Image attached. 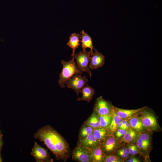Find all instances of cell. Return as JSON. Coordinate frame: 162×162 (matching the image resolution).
<instances>
[{"instance_id": "6da1fadb", "label": "cell", "mask_w": 162, "mask_h": 162, "mask_svg": "<svg viewBox=\"0 0 162 162\" xmlns=\"http://www.w3.org/2000/svg\"><path fill=\"white\" fill-rule=\"evenodd\" d=\"M34 137L44 142L57 160L65 161L70 156L69 144L52 127L47 125L38 130Z\"/></svg>"}, {"instance_id": "9a60e30c", "label": "cell", "mask_w": 162, "mask_h": 162, "mask_svg": "<svg viewBox=\"0 0 162 162\" xmlns=\"http://www.w3.org/2000/svg\"><path fill=\"white\" fill-rule=\"evenodd\" d=\"M81 34L75 33L72 34L69 37V40L67 43V45L72 49V56L75 54L76 50L80 45L79 39Z\"/></svg>"}, {"instance_id": "d6986e66", "label": "cell", "mask_w": 162, "mask_h": 162, "mask_svg": "<svg viewBox=\"0 0 162 162\" xmlns=\"http://www.w3.org/2000/svg\"><path fill=\"white\" fill-rule=\"evenodd\" d=\"M93 129L84 122L80 128L78 135V140H83L92 133Z\"/></svg>"}, {"instance_id": "836d02e7", "label": "cell", "mask_w": 162, "mask_h": 162, "mask_svg": "<svg viewBox=\"0 0 162 162\" xmlns=\"http://www.w3.org/2000/svg\"><path fill=\"white\" fill-rule=\"evenodd\" d=\"M1 131V130H0V131Z\"/></svg>"}, {"instance_id": "5bb4252c", "label": "cell", "mask_w": 162, "mask_h": 162, "mask_svg": "<svg viewBox=\"0 0 162 162\" xmlns=\"http://www.w3.org/2000/svg\"><path fill=\"white\" fill-rule=\"evenodd\" d=\"M80 38L82 44V48L83 52L86 51V49L89 48L91 50L94 49L92 43V39L90 36L86 33L83 30H82L80 33Z\"/></svg>"}, {"instance_id": "7a4b0ae2", "label": "cell", "mask_w": 162, "mask_h": 162, "mask_svg": "<svg viewBox=\"0 0 162 162\" xmlns=\"http://www.w3.org/2000/svg\"><path fill=\"white\" fill-rule=\"evenodd\" d=\"M61 64L62 69L59 75L58 83L61 87L64 88L65 82L68 79L74 74H82V72L78 68L73 58L68 62L62 60Z\"/></svg>"}, {"instance_id": "603a6c76", "label": "cell", "mask_w": 162, "mask_h": 162, "mask_svg": "<svg viewBox=\"0 0 162 162\" xmlns=\"http://www.w3.org/2000/svg\"><path fill=\"white\" fill-rule=\"evenodd\" d=\"M112 117V114L99 116L100 127L107 129L110 123Z\"/></svg>"}, {"instance_id": "5b68a950", "label": "cell", "mask_w": 162, "mask_h": 162, "mask_svg": "<svg viewBox=\"0 0 162 162\" xmlns=\"http://www.w3.org/2000/svg\"><path fill=\"white\" fill-rule=\"evenodd\" d=\"M88 81L87 76H82L80 74H76L68 79L65 82L66 86L73 90L78 96L83 87L86 85Z\"/></svg>"}, {"instance_id": "d6a6232c", "label": "cell", "mask_w": 162, "mask_h": 162, "mask_svg": "<svg viewBox=\"0 0 162 162\" xmlns=\"http://www.w3.org/2000/svg\"><path fill=\"white\" fill-rule=\"evenodd\" d=\"M1 152H0V162H2L3 160L1 156Z\"/></svg>"}, {"instance_id": "8fae6325", "label": "cell", "mask_w": 162, "mask_h": 162, "mask_svg": "<svg viewBox=\"0 0 162 162\" xmlns=\"http://www.w3.org/2000/svg\"><path fill=\"white\" fill-rule=\"evenodd\" d=\"M116 144L115 138L108 134L101 143V147L104 155H108L114 150Z\"/></svg>"}, {"instance_id": "484cf974", "label": "cell", "mask_w": 162, "mask_h": 162, "mask_svg": "<svg viewBox=\"0 0 162 162\" xmlns=\"http://www.w3.org/2000/svg\"><path fill=\"white\" fill-rule=\"evenodd\" d=\"M118 155L122 158H127L129 156V153L128 148L126 147H124L119 149L117 151Z\"/></svg>"}, {"instance_id": "ba28073f", "label": "cell", "mask_w": 162, "mask_h": 162, "mask_svg": "<svg viewBox=\"0 0 162 162\" xmlns=\"http://www.w3.org/2000/svg\"><path fill=\"white\" fill-rule=\"evenodd\" d=\"M140 117L143 127L151 130H156L158 126L157 120L153 114L146 109V107L141 112Z\"/></svg>"}, {"instance_id": "44dd1931", "label": "cell", "mask_w": 162, "mask_h": 162, "mask_svg": "<svg viewBox=\"0 0 162 162\" xmlns=\"http://www.w3.org/2000/svg\"><path fill=\"white\" fill-rule=\"evenodd\" d=\"M130 126L137 131H140L143 129V126L140 120V117L134 116L129 120Z\"/></svg>"}, {"instance_id": "8992f818", "label": "cell", "mask_w": 162, "mask_h": 162, "mask_svg": "<svg viewBox=\"0 0 162 162\" xmlns=\"http://www.w3.org/2000/svg\"><path fill=\"white\" fill-rule=\"evenodd\" d=\"M114 106L109 101L104 99L100 96L96 100L93 107V110L95 111L99 116L111 114Z\"/></svg>"}, {"instance_id": "e575fe53", "label": "cell", "mask_w": 162, "mask_h": 162, "mask_svg": "<svg viewBox=\"0 0 162 162\" xmlns=\"http://www.w3.org/2000/svg\"><path fill=\"white\" fill-rule=\"evenodd\" d=\"M1 132H2V131H0V133Z\"/></svg>"}, {"instance_id": "9c48e42d", "label": "cell", "mask_w": 162, "mask_h": 162, "mask_svg": "<svg viewBox=\"0 0 162 162\" xmlns=\"http://www.w3.org/2000/svg\"><path fill=\"white\" fill-rule=\"evenodd\" d=\"M94 52H91L89 68L91 70L97 69L103 66L105 63V58L104 56L96 49L94 48Z\"/></svg>"}, {"instance_id": "30bf717a", "label": "cell", "mask_w": 162, "mask_h": 162, "mask_svg": "<svg viewBox=\"0 0 162 162\" xmlns=\"http://www.w3.org/2000/svg\"><path fill=\"white\" fill-rule=\"evenodd\" d=\"M77 143L91 150L100 146L101 144L92 133L89 134L84 139L78 140Z\"/></svg>"}, {"instance_id": "4fadbf2b", "label": "cell", "mask_w": 162, "mask_h": 162, "mask_svg": "<svg viewBox=\"0 0 162 162\" xmlns=\"http://www.w3.org/2000/svg\"><path fill=\"white\" fill-rule=\"evenodd\" d=\"M81 92L82 93V96L78 98L77 100L78 101L83 100L90 102L92 100L95 91L93 88L89 86L88 85L84 86L82 88Z\"/></svg>"}, {"instance_id": "d4e9b609", "label": "cell", "mask_w": 162, "mask_h": 162, "mask_svg": "<svg viewBox=\"0 0 162 162\" xmlns=\"http://www.w3.org/2000/svg\"><path fill=\"white\" fill-rule=\"evenodd\" d=\"M121 161L120 158L113 155L109 154L104 155V162H119Z\"/></svg>"}, {"instance_id": "83f0119b", "label": "cell", "mask_w": 162, "mask_h": 162, "mask_svg": "<svg viewBox=\"0 0 162 162\" xmlns=\"http://www.w3.org/2000/svg\"><path fill=\"white\" fill-rule=\"evenodd\" d=\"M139 138L144 141H149V135L146 134H141L140 135Z\"/></svg>"}, {"instance_id": "7c38bea8", "label": "cell", "mask_w": 162, "mask_h": 162, "mask_svg": "<svg viewBox=\"0 0 162 162\" xmlns=\"http://www.w3.org/2000/svg\"><path fill=\"white\" fill-rule=\"evenodd\" d=\"M146 107L136 109L127 110L114 107L113 110L115 113L122 119H127L132 117L140 113Z\"/></svg>"}, {"instance_id": "4dcf8cb0", "label": "cell", "mask_w": 162, "mask_h": 162, "mask_svg": "<svg viewBox=\"0 0 162 162\" xmlns=\"http://www.w3.org/2000/svg\"><path fill=\"white\" fill-rule=\"evenodd\" d=\"M2 137L3 135L1 132L0 133V152L1 151L4 144Z\"/></svg>"}, {"instance_id": "4316f807", "label": "cell", "mask_w": 162, "mask_h": 162, "mask_svg": "<svg viewBox=\"0 0 162 162\" xmlns=\"http://www.w3.org/2000/svg\"><path fill=\"white\" fill-rule=\"evenodd\" d=\"M127 130L119 128L116 131V136L118 138L122 136L124 134Z\"/></svg>"}, {"instance_id": "ac0fdd59", "label": "cell", "mask_w": 162, "mask_h": 162, "mask_svg": "<svg viewBox=\"0 0 162 162\" xmlns=\"http://www.w3.org/2000/svg\"><path fill=\"white\" fill-rule=\"evenodd\" d=\"M92 134L101 143L108 135L107 129L102 127L94 129Z\"/></svg>"}, {"instance_id": "3957f363", "label": "cell", "mask_w": 162, "mask_h": 162, "mask_svg": "<svg viewBox=\"0 0 162 162\" xmlns=\"http://www.w3.org/2000/svg\"><path fill=\"white\" fill-rule=\"evenodd\" d=\"M72 159L79 162H93L91 150L77 143L71 152Z\"/></svg>"}, {"instance_id": "1f68e13d", "label": "cell", "mask_w": 162, "mask_h": 162, "mask_svg": "<svg viewBox=\"0 0 162 162\" xmlns=\"http://www.w3.org/2000/svg\"><path fill=\"white\" fill-rule=\"evenodd\" d=\"M139 149L136 146L134 145L133 149L134 155H136L138 153Z\"/></svg>"}, {"instance_id": "52a82bcc", "label": "cell", "mask_w": 162, "mask_h": 162, "mask_svg": "<svg viewBox=\"0 0 162 162\" xmlns=\"http://www.w3.org/2000/svg\"><path fill=\"white\" fill-rule=\"evenodd\" d=\"M31 154L35 159L37 162H52L53 160L51 159L47 149L35 142L32 149Z\"/></svg>"}, {"instance_id": "f546056e", "label": "cell", "mask_w": 162, "mask_h": 162, "mask_svg": "<svg viewBox=\"0 0 162 162\" xmlns=\"http://www.w3.org/2000/svg\"><path fill=\"white\" fill-rule=\"evenodd\" d=\"M126 162H140V160L135 157H133L127 160Z\"/></svg>"}, {"instance_id": "7402d4cb", "label": "cell", "mask_w": 162, "mask_h": 162, "mask_svg": "<svg viewBox=\"0 0 162 162\" xmlns=\"http://www.w3.org/2000/svg\"><path fill=\"white\" fill-rule=\"evenodd\" d=\"M136 136L135 131L129 128L127 130L126 133L122 138L121 142L129 143L133 140Z\"/></svg>"}, {"instance_id": "277c9868", "label": "cell", "mask_w": 162, "mask_h": 162, "mask_svg": "<svg viewBox=\"0 0 162 162\" xmlns=\"http://www.w3.org/2000/svg\"><path fill=\"white\" fill-rule=\"evenodd\" d=\"M92 50H90L88 52L80 51L77 54H74L72 56V58L76 60L78 68L82 72H87L90 78L92 77V74L88 65Z\"/></svg>"}, {"instance_id": "f1b7e54d", "label": "cell", "mask_w": 162, "mask_h": 162, "mask_svg": "<svg viewBox=\"0 0 162 162\" xmlns=\"http://www.w3.org/2000/svg\"><path fill=\"white\" fill-rule=\"evenodd\" d=\"M134 145H128V149L130 154L134 155L133 149Z\"/></svg>"}, {"instance_id": "ffe728a7", "label": "cell", "mask_w": 162, "mask_h": 162, "mask_svg": "<svg viewBox=\"0 0 162 162\" xmlns=\"http://www.w3.org/2000/svg\"><path fill=\"white\" fill-rule=\"evenodd\" d=\"M93 162H103L104 155L101 146L91 150Z\"/></svg>"}, {"instance_id": "e0dca14e", "label": "cell", "mask_w": 162, "mask_h": 162, "mask_svg": "<svg viewBox=\"0 0 162 162\" xmlns=\"http://www.w3.org/2000/svg\"><path fill=\"white\" fill-rule=\"evenodd\" d=\"M84 122L93 129L101 127L99 121V116L94 110Z\"/></svg>"}, {"instance_id": "cb8c5ba5", "label": "cell", "mask_w": 162, "mask_h": 162, "mask_svg": "<svg viewBox=\"0 0 162 162\" xmlns=\"http://www.w3.org/2000/svg\"><path fill=\"white\" fill-rule=\"evenodd\" d=\"M136 146L139 148L144 151H146L150 144L149 141H146L142 140L139 138L136 142Z\"/></svg>"}, {"instance_id": "2e32d148", "label": "cell", "mask_w": 162, "mask_h": 162, "mask_svg": "<svg viewBox=\"0 0 162 162\" xmlns=\"http://www.w3.org/2000/svg\"><path fill=\"white\" fill-rule=\"evenodd\" d=\"M112 116L111 122L107 128L108 134L109 135H112L116 131L118 128V125L122 119L115 113L113 109Z\"/></svg>"}]
</instances>
